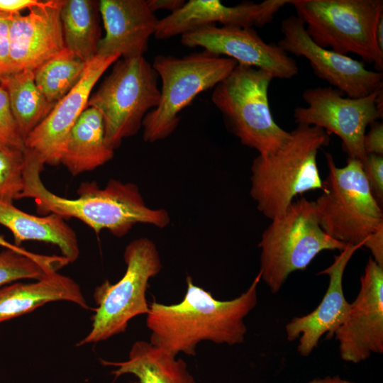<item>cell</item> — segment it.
<instances>
[{"label": "cell", "mask_w": 383, "mask_h": 383, "mask_svg": "<svg viewBox=\"0 0 383 383\" xmlns=\"http://www.w3.org/2000/svg\"><path fill=\"white\" fill-rule=\"evenodd\" d=\"M69 263L62 255L21 252L5 248L0 252V287L21 279H39Z\"/></svg>", "instance_id": "4316f807"}, {"label": "cell", "mask_w": 383, "mask_h": 383, "mask_svg": "<svg viewBox=\"0 0 383 383\" xmlns=\"http://www.w3.org/2000/svg\"><path fill=\"white\" fill-rule=\"evenodd\" d=\"M126 270L115 284L104 281L94 292L97 307L92 325L78 345L106 340L126 331L128 322L147 315L150 306L146 292L149 280L159 274L162 262L153 241L143 237L132 240L123 253Z\"/></svg>", "instance_id": "30bf717a"}, {"label": "cell", "mask_w": 383, "mask_h": 383, "mask_svg": "<svg viewBox=\"0 0 383 383\" xmlns=\"http://www.w3.org/2000/svg\"><path fill=\"white\" fill-rule=\"evenodd\" d=\"M86 63L65 48L34 71L35 84L50 102L56 104L79 82Z\"/></svg>", "instance_id": "484cf974"}, {"label": "cell", "mask_w": 383, "mask_h": 383, "mask_svg": "<svg viewBox=\"0 0 383 383\" xmlns=\"http://www.w3.org/2000/svg\"><path fill=\"white\" fill-rule=\"evenodd\" d=\"M25 150L24 140L12 114L7 93L0 85V151Z\"/></svg>", "instance_id": "f1b7e54d"}, {"label": "cell", "mask_w": 383, "mask_h": 383, "mask_svg": "<svg viewBox=\"0 0 383 383\" xmlns=\"http://www.w3.org/2000/svg\"><path fill=\"white\" fill-rule=\"evenodd\" d=\"M306 33L319 46L359 55L383 70V50L376 30L383 16L382 0H289Z\"/></svg>", "instance_id": "277c9868"}, {"label": "cell", "mask_w": 383, "mask_h": 383, "mask_svg": "<svg viewBox=\"0 0 383 383\" xmlns=\"http://www.w3.org/2000/svg\"><path fill=\"white\" fill-rule=\"evenodd\" d=\"M146 2L153 13L157 10H167L171 13L181 9L186 1L184 0H147Z\"/></svg>", "instance_id": "e575fe53"}, {"label": "cell", "mask_w": 383, "mask_h": 383, "mask_svg": "<svg viewBox=\"0 0 383 383\" xmlns=\"http://www.w3.org/2000/svg\"><path fill=\"white\" fill-rule=\"evenodd\" d=\"M281 31L283 38L278 46L287 53L306 58L318 77L348 97H363L383 88L382 72L367 70L360 61L319 46L296 16L284 19Z\"/></svg>", "instance_id": "7c38bea8"}, {"label": "cell", "mask_w": 383, "mask_h": 383, "mask_svg": "<svg viewBox=\"0 0 383 383\" xmlns=\"http://www.w3.org/2000/svg\"><path fill=\"white\" fill-rule=\"evenodd\" d=\"M237 65L233 59L206 50L182 57L157 55L152 65L161 80L160 98L143 119L144 141L155 143L170 136L179 123L181 111L197 95L214 88Z\"/></svg>", "instance_id": "ba28073f"}, {"label": "cell", "mask_w": 383, "mask_h": 383, "mask_svg": "<svg viewBox=\"0 0 383 383\" xmlns=\"http://www.w3.org/2000/svg\"><path fill=\"white\" fill-rule=\"evenodd\" d=\"M260 280L258 272L245 292L221 301L188 276L179 303L166 305L154 301L149 305L146 326L150 343L175 355H195L197 345L206 340L228 345L243 343L247 332L244 319L257 305Z\"/></svg>", "instance_id": "6da1fadb"}, {"label": "cell", "mask_w": 383, "mask_h": 383, "mask_svg": "<svg viewBox=\"0 0 383 383\" xmlns=\"http://www.w3.org/2000/svg\"><path fill=\"white\" fill-rule=\"evenodd\" d=\"M306 383H356L355 382L343 379L339 375L316 377L308 381Z\"/></svg>", "instance_id": "d590c367"}, {"label": "cell", "mask_w": 383, "mask_h": 383, "mask_svg": "<svg viewBox=\"0 0 383 383\" xmlns=\"http://www.w3.org/2000/svg\"><path fill=\"white\" fill-rule=\"evenodd\" d=\"M272 79L264 70L238 64L211 95L228 129L259 155L275 152L291 135L276 123L270 108L268 89Z\"/></svg>", "instance_id": "8992f818"}, {"label": "cell", "mask_w": 383, "mask_h": 383, "mask_svg": "<svg viewBox=\"0 0 383 383\" xmlns=\"http://www.w3.org/2000/svg\"><path fill=\"white\" fill-rule=\"evenodd\" d=\"M0 224L11 232L16 246L27 240L41 241L57 246L70 262L79 257L76 233L59 215L34 216L21 211L12 202L0 200Z\"/></svg>", "instance_id": "44dd1931"}, {"label": "cell", "mask_w": 383, "mask_h": 383, "mask_svg": "<svg viewBox=\"0 0 383 383\" xmlns=\"http://www.w3.org/2000/svg\"><path fill=\"white\" fill-rule=\"evenodd\" d=\"M372 253L374 261L383 267V228L370 235L364 243Z\"/></svg>", "instance_id": "d6a6232c"}, {"label": "cell", "mask_w": 383, "mask_h": 383, "mask_svg": "<svg viewBox=\"0 0 383 383\" xmlns=\"http://www.w3.org/2000/svg\"><path fill=\"white\" fill-rule=\"evenodd\" d=\"M371 191L379 204L383 202V155H367L363 164Z\"/></svg>", "instance_id": "f546056e"}, {"label": "cell", "mask_w": 383, "mask_h": 383, "mask_svg": "<svg viewBox=\"0 0 383 383\" xmlns=\"http://www.w3.org/2000/svg\"><path fill=\"white\" fill-rule=\"evenodd\" d=\"M360 245L347 244L340 253L334 257L332 264L318 273L328 277V285L321 303L311 312L294 317L285 326L287 339L289 342L299 339L297 351L308 357L318 346L324 335L333 336L336 330L347 319L350 304L343 292V274L355 252Z\"/></svg>", "instance_id": "e0dca14e"}, {"label": "cell", "mask_w": 383, "mask_h": 383, "mask_svg": "<svg viewBox=\"0 0 383 383\" xmlns=\"http://www.w3.org/2000/svg\"><path fill=\"white\" fill-rule=\"evenodd\" d=\"M287 4L289 0H265L260 3L243 1L228 6L218 0H189L179 10L159 19L154 36L166 40L216 23L223 26L262 27Z\"/></svg>", "instance_id": "ac0fdd59"}, {"label": "cell", "mask_w": 383, "mask_h": 383, "mask_svg": "<svg viewBox=\"0 0 383 383\" xmlns=\"http://www.w3.org/2000/svg\"><path fill=\"white\" fill-rule=\"evenodd\" d=\"M363 145L367 155H383L382 122L374 121L370 124L369 132L364 136Z\"/></svg>", "instance_id": "1f68e13d"}, {"label": "cell", "mask_w": 383, "mask_h": 383, "mask_svg": "<svg viewBox=\"0 0 383 383\" xmlns=\"http://www.w3.org/2000/svg\"><path fill=\"white\" fill-rule=\"evenodd\" d=\"M0 246L6 249H11V250H13L21 252H26L28 251L26 250L25 248H21V246H16L13 243L9 242L4 237L1 235H0Z\"/></svg>", "instance_id": "8d00e7d4"}, {"label": "cell", "mask_w": 383, "mask_h": 383, "mask_svg": "<svg viewBox=\"0 0 383 383\" xmlns=\"http://www.w3.org/2000/svg\"><path fill=\"white\" fill-rule=\"evenodd\" d=\"M11 15L0 11V82L14 73L10 58L9 45Z\"/></svg>", "instance_id": "4dcf8cb0"}, {"label": "cell", "mask_w": 383, "mask_h": 383, "mask_svg": "<svg viewBox=\"0 0 383 383\" xmlns=\"http://www.w3.org/2000/svg\"><path fill=\"white\" fill-rule=\"evenodd\" d=\"M6 90L10 108L24 141L52 110L50 102L37 87L34 71L13 73L0 82Z\"/></svg>", "instance_id": "d4e9b609"}, {"label": "cell", "mask_w": 383, "mask_h": 383, "mask_svg": "<svg viewBox=\"0 0 383 383\" xmlns=\"http://www.w3.org/2000/svg\"><path fill=\"white\" fill-rule=\"evenodd\" d=\"M181 43L226 56L240 65L264 70L273 78L291 79L299 72L293 57L277 44L265 42L252 28L207 25L182 35Z\"/></svg>", "instance_id": "4fadbf2b"}, {"label": "cell", "mask_w": 383, "mask_h": 383, "mask_svg": "<svg viewBox=\"0 0 383 383\" xmlns=\"http://www.w3.org/2000/svg\"><path fill=\"white\" fill-rule=\"evenodd\" d=\"M290 133L277 150L258 155L251 166L250 195L257 209L271 220L282 215L297 195L323 188L317 155L329 143V133L302 124Z\"/></svg>", "instance_id": "3957f363"}, {"label": "cell", "mask_w": 383, "mask_h": 383, "mask_svg": "<svg viewBox=\"0 0 383 383\" xmlns=\"http://www.w3.org/2000/svg\"><path fill=\"white\" fill-rule=\"evenodd\" d=\"M333 336L340 358L348 362L360 363L383 353V267L371 257L348 316Z\"/></svg>", "instance_id": "5bb4252c"}, {"label": "cell", "mask_w": 383, "mask_h": 383, "mask_svg": "<svg viewBox=\"0 0 383 383\" xmlns=\"http://www.w3.org/2000/svg\"><path fill=\"white\" fill-rule=\"evenodd\" d=\"M113 155L106 141L101 113L87 106L70 132L60 163L72 175H78L104 165Z\"/></svg>", "instance_id": "7402d4cb"}, {"label": "cell", "mask_w": 383, "mask_h": 383, "mask_svg": "<svg viewBox=\"0 0 383 383\" xmlns=\"http://www.w3.org/2000/svg\"><path fill=\"white\" fill-rule=\"evenodd\" d=\"M157 81L156 71L143 56L118 59L91 94L87 106L101 113L106 143L113 150L139 131L146 114L158 105Z\"/></svg>", "instance_id": "9c48e42d"}, {"label": "cell", "mask_w": 383, "mask_h": 383, "mask_svg": "<svg viewBox=\"0 0 383 383\" xmlns=\"http://www.w3.org/2000/svg\"><path fill=\"white\" fill-rule=\"evenodd\" d=\"M99 12L105 35L99 43L97 55L123 59L143 56L159 21L146 1L101 0Z\"/></svg>", "instance_id": "d6986e66"}, {"label": "cell", "mask_w": 383, "mask_h": 383, "mask_svg": "<svg viewBox=\"0 0 383 383\" xmlns=\"http://www.w3.org/2000/svg\"><path fill=\"white\" fill-rule=\"evenodd\" d=\"M99 16V1H63L60 19L65 47L85 62L97 55Z\"/></svg>", "instance_id": "cb8c5ba5"}, {"label": "cell", "mask_w": 383, "mask_h": 383, "mask_svg": "<svg viewBox=\"0 0 383 383\" xmlns=\"http://www.w3.org/2000/svg\"><path fill=\"white\" fill-rule=\"evenodd\" d=\"M55 301H67L86 309L89 308L79 284L56 272L34 282H16L0 287V323Z\"/></svg>", "instance_id": "ffe728a7"}, {"label": "cell", "mask_w": 383, "mask_h": 383, "mask_svg": "<svg viewBox=\"0 0 383 383\" xmlns=\"http://www.w3.org/2000/svg\"><path fill=\"white\" fill-rule=\"evenodd\" d=\"M346 245L323 231L314 201L301 198L263 231L258 244L260 278L277 294L292 272L305 270L321 252L341 251Z\"/></svg>", "instance_id": "5b68a950"}, {"label": "cell", "mask_w": 383, "mask_h": 383, "mask_svg": "<svg viewBox=\"0 0 383 383\" xmlns=\"http://www.w3.org/2000/svg\"><path fill=\"white\" fill-rule=\"evenodd\" d=\"M24 152L0 151V200L12 202L23 188Z\"/></svg>", "instance_id": "83f0119b"}, {"label": "cell", "mask_w": 383, "mask_h": 383, "mask_svg": "<svg viewBox=\"0 0 383 383\" xmlns=\"http://www.w3.org/2000/svg\"><path fill=\"white\" fill-rule=\"evenodd\" d=\"M328 175L314 201L319 224L331 238L345 244L360 245L383 228L382 206L374 198L360 160L348 158L337 167L326 153Z\"/></svg>", "instance_id": "52a82bcc"}, {"label": "cell", "mask_w": 383, "mask_h": 383, "mask_svg": "<svg viewBox=\"0 0 383 383\" xmlns=\"http://www.w3.org/2000/svg\"><path fill=\"white\" fill-rule=\"evenodd\" d=\"M145 340L135 342L128 358L123 362H108L104 365L117 367L111 373L116 377L132 374L140 383H196L182 359Z\"/></svg>", "instance_id": "603a6c76"}, {"label": "cell", "mask_w": 383, "mask_h": 383, "mask_svg": "<svg viewBox=\"0 0 383 383\" xmlns=\"http://www.w3.org/2000/svg\"><path fill=\"white\" fill-rule=\"evenodd\" d=\"M40 2L39 0H0V11L9 14L19 13L22 10L30 9Z\"/></svg>", "instance_id": "836d02e7"}, {"label": "cell", "mask_w": 383, "mask_h": 383, "mask_svg": "<svg viewBox=\"0 0 383 383\" xmlns=\"http://www.w3.org/2000/svg\"><path fill=\"white\" fill-rule=\"evenodd\" d=\"M63 1H41L26 15H11L9 45L14 73L35 71L65 48L60 19Z\"/></svg>", "instance_id": "2e32d148"}, {"label": "cell", "mask_w": 383, "mask_h": 383, "mask_svg": "<svg viewBox=\"0 0 383 383\" xmlns=\"http://www.w3.org/2000/svg\"><path fill=\"white\" fill-rule=\"evenodd\" d=\"M376 38L379 47L383 50V16L380 18L377 24Z\"/></svg>", "instance_id": "74e56055"}, {"label": "cell", "mask_w": 383, "mask_h": 383, "mask_svg": "<svg viewBox=\"0 0 383 383\" xmlns=\"http://www.w3.org/2000/svg\"><path fill=\"white\" fill-rule=\"evenodd\" d=\"M119 55H96L86 63L79 82L57 101L48 116L25 139V148L43 165L60 163L70 132L87 107L91 91L105 71Z\"/></svg>", "instance_id": "9a60e30c"}, {"label": "cell", "mask_w": 383, "mask_h": 383, "mask_svg": "<svg viewBox=\"0 0 383 383\" xmlns=\"http://www.w3.org/2000/svg\"><path fill=\"white\" fill-rule=\"evenodd\" d=\"M382 90L360 98L345 97L330 87L308 88L302 94L306 107H297L293 116L299 124L317 126L341 140L348 157L366 160L363 140L367 127L382 118Z\"/></svg>", "instance_id": "8fae6325"}, {"label": "cell", "mask_w": 383, "mask_h": 383, "mask_svg": "<svg viewBox=\"0 0 383 383\" xmlns=\"http://www.w3.org/2000/svg\"><path fill=\"white\" fill-rule=\"evenodd\" d=\"M44 165L29 150L24 151L23 188L18 199H34L39 213H55L64 219L77 218L95 233L107 230L123 237L138 223L159 228L170 222L168 211L148 206L138 187L131 182L111 179L101 188L95 182H83L76 199L65 198L48 189L40 178Z\"/></svg>", "instance_id": "7a4b0ae2"}]
</instances>
